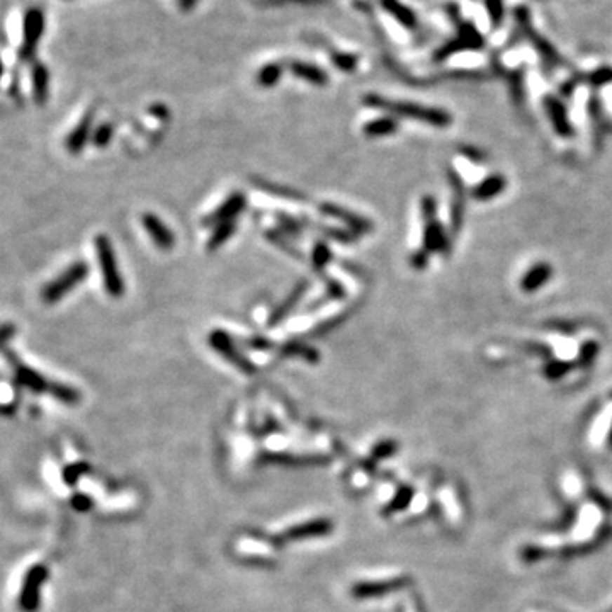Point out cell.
Wrapping results in <instances>:
<instances>
[{
	"label": "cell",
	"instance_id": "1",
	"mask_svg": "<svg viewBox=\"0 0 612 612\" xmlns=\"http://www.w3.org/2000/svg\"><path fill=\"white\" fill-rule=\"evenodd\" d=\"M94 251L95 255H98L104 289L111 298L118 300L126 293V284H124L123 276L119 272L118 259H116V252L109 237L99 233L94 239Z\"/></svg>",
	"mask_w": 612,
	"mask_h": 612
},
{
	"label": "cell",
	"instance_id": "2",
	"mask_svg": "<svg viewBox=\"0 0 612 612\" xmlns=\"http://www.w3.org/2000/svg\"><path fill=\"white\" fill-rule=\"evenodd\" d=\"M366 104L373 107H380V109L394 112L398 116H404V118H413L425 121V123L434 124V126H448V121L451 118L446 112L432 109V107H424L418 106V104L412 102H401V100H390L381 98V95H368L364 99Z\"/></svg>",
	"mask_w": 612,
	"mask_h": 612
},
{
	"label": "cell",
	"instance_id": "3",
	"mask_svg": "<svg viewBox=\"0 0 612 612\" xmlns=\"http://www.w3.org/2000/svg\"><path fill=\"white\" fill-rule=\"evenodd\" d=\"M91 274V265L86 260H75L60 276L44 284L41 289V300L46 305H55L63 300V296L72 293L80 283L87 279Z\"/></svg>",
	"mask_w": 612,
	"mask_h": 612
},
{
	"label": "cell",
	"instance_id": "4",
	"mask_svg": "<svg viewBox=\"0 0 612 612\" xmlns=\"http://www.w3.org/2000/svg\"><path fill=\"white\" fill-rule=\"evenodd\" d=\"M208 342L213 350H216L225 361H228L230 364L235 366L239 371L245 374L255 373V364H253L245 354L240 352V349L237 347L235 340H233V337L230 335L227 330L215 328L211 333H209Z\"/></svg>",
	"mask_w": 612,
	"mask_h": 612
},
{
	"label": "cell",
	"instance_id": "5",
	"mask_svg": "<svg viewBox=\"0 0 612 612\" xmlns=\"http://www.w3.org/2000/svg\"><path fill=\"white\" fill-rule=\"evenodd\" d=\"M247 208V196L244 192L235 191L232 192L218 208L213 209L209 215L203 218V225L215 228L216 225L225 223V221H237L241 213Z\"/></svg>",
	"mask_w": 612,
	"mask_h": 612
},
{
	"label": "cell",
	"instance_id": "6",
	"mask_svg": "<svg viewBox=\"0 0 612 612\" xmlns=\"http://www.w3.org/2000/svg\"><path fill=\"white\" fill-rule=\"evenodd\" d=\"M44 31V14L41 9H29L26 12V18H24V38H22V46L19 50V56L21 60H31L33 58L36 48H38L39 38L43 36Z\"/></svg>",
	"mask_w": 612,
	"mask_h": 612
},
{
	"label": "cell",
	"instance_id": "7",
	"mask_svg": "<svg viewBox=\"0 0 612 612\" xmlns=\"http://www.w3.org/2000/svg\"><path fill=\"white\" fill-rule=\"evenodd\" d=\"M514 14H515V21H517V26L521 27L522 33L533 41V44L538 48V51L541 53L543 58H545L547 63L559 62V56L557 55V51L553 50V46L546 41V38H543L541 34L536 33L533 22H531L529 12H527L524 7H517V9L514 11Z\"/></svg>",
	"mask_w": 612,
	"mask_h": 612
},
{
	"label": "cell",
	"instance_id": "8",
	"mask_svg": "<svg viewBox=\"0 0 612 612\" xmlns=\"http://www.w3.org/2000/svg\"><path fill=\"white\" fill-rule=\"evenodd\" d=\"M142 225L145 232H147V235L150 237L159 251L168 252L174 248L175 235L172 233V230L155 215V213H143Z\"/></svg>",
	"mask_w": 612,
	"mask_h": 612
},
{
	"label": "cell",
	"instance_id": "9",
	"mask_svg": "<svg viewBox=\"0 0 612 612\" xmlns=\"http://www.w3.org/2000/svg\"><path fill=\"white\" fill-rule=\"evenodd\" d=\"M12 362H14L15 380L21 382L22 386H26L27 390H31V392L34 393H50L51 397H53L58 382L50 381L48 378H44L41 373L34 371L33 368L22 364V362L19 361H12Z\"/></svg>",
	"mask_w": 612,
	"mask_h": 612
},
{
	"label": "cell",
	"instance_id": "10",
	"mask_svg": "<svg viewBox=\"0 0 612 612\" xmlns=\"http://www.w3.org/2000/svg\"><path fill=\"white\" fill-rule=\"evenodd\" d=\"M92 124H94V111H87L65 138V148L68 153L79 155L84 152L86 145L92 142V133H94Z\"/></svg>",
	"mask_w": 612,
	"mask_h": 612
},
{
	"label": "cell",
	"instance_id": "11",
	"mask_svg": "<svg viewBox=\"0 0 612 612\" xmlns=\"http://www.w3.org/2000/svg\"><path fill=\"white\" fill-rule=\"evenodd\" d=\"M308 288H310L308 281H301V283H298L295 288L291 289V293H289V295L286 296L284 300L272 310L271 315H269V318H267V327L269 328L277 327V325H279L281 321H283L284 318L288 317L298 305H300V301L303 300V296L306 295V291H308Z\"/></svg>",
	"mask_w": 612,
	"mask_h": 612
},
{
	"label": "cell",
	"instance_id": "12",
	"mask_svg": "<svg viewBox=\"0 0 612 612\" xmlns=\"http://www.w3.org/2000/svg\"><path fill=\"white\" fill-rule=\"evenodd\" d=\"M44 578H46V568H44V566H34V568L29 571V575L26 577V582H24V587L21 590V599H19L22 611L33 612L36 607H38L39 587H41Z\"/></svg>",
	"mask_w": 612,
	"mask_h": 612
},
{
	"label": "cell",
	"instance_id": "13",
	"mask_svg": "<svg viewBox=\"0 0 612 612\" xmlns=\"http://www.w3.org/2000/svg\"><path fill=\"white\" fill-rule=\"evenodd\" d=\"M318 209H320L321 215L330 216V218L340 220L342 223L347 225V227L352 228L354 232L366 233V230H371V223H369L368 220L361 218V216H357L356 213L349 211L347 208H342L340 204L320 203V204H318Z\"/></svg>",
	"mask_w": 612,
	"mask_h": 612
},
{
	"label": "cell",
	"instance_id": "14",
	"mask_svg": "<svg viewBox=\"0 0 612 612\" xmlns=\"http://www.w3.org/2000/svg\"><path fill=\"white\" fill-rule=\"evenodd\" d=\"M288 70L291 72L296 79L305 80L306 84H312V86L324 87L328 84V75L325 74L318 65L313 63L303 62V60H291L288 63Z\"/></svg>",
	"mask_w": 612,
	"mask_h": 612
},
{
	"label": "cell",
	"instance_id": "15",
	"mask_svg": "<svg viewBox=\"0 0 612 612\" xmlns=\"http://www.w3.org/2000/svg\"><path fill=\"white\" fill-rule=\"evenodd\" d=\"M330 529H332L330 521H325V519H317V521H308V522H305V524L291 527V529L286 531V533L283 534V538L288 539V541L318 538V536L328 534Z\"/></svg>",
	"mask_w": 612,
	"mask_h": 612
},
{
	"label": "cell",
	"instance_id": "16",
	"mask_svg": "<svg viewBox=\"0 0 612 612\" xmlns=\"http://www.w3.org/2000/svg\"><path fill=\"white\" fill-rule=\"evenodd\" d=\"M31 82H33V99L38 106L46 104L50 94V72L44 63L34 62L31 68Z\"/></svg>",
	"mask_w": 612,
	"mask_h": 612
},
{
	"label": "cell",
	"instance_id": "17",
	"mask_svg": "<svg viewBox=\"0 0 612 612\" xmlns=\"http://www.w3.org/2000/svg\"><path fill=\"white\" fill-rule=\"evenodd\" d=\"M279 354L286 357H300L306 362H318L320 361V352L313 347V345L306 344V342L291 340L286 342L279 347Z\"/></svg>",
	"mask_w": 612,
	"mask_h": 612
},
{
	"label": "cell",
	"instance_id": "18",
	"mask_svg": "<svg viewBox=\"0 0 612 612\" xmlns=\"http://www.w3.org/2000/svg\"><path fill=\"white\" fill-rule=\"evenodd\" d=\"M235 232H237V221H225V223L216 225L206 241L208 252H216L218 248L223 247V245L235 235Z\"/></svg>",
	"mask_w": 612,
	"mask_h": 612
},
{
	"label": "cell",
	"instance_id": "19",
	"mask_svg": "<svg viewBox=\"0 0 612 612\" xmlns=\"http://www.w3.org/2000/svg\"><path fill=\"white\" fill-rule=\"evenodd\" d=\"M404 580L397 582V580H390V582H376V583H359L357 587H354L352 594L359 599L366 597H376V595L386 594V592H392L400 589Z\"/></svg>",
	"mask_w": 612,
	"mask_h": 612
},
{
	"label": "cell",
	"instance_id": "20",
	"mask_svg": "<svg viewBox=\"0 0 612 612\" xmlns=\"http://www.w3.org/2000/svg\"><path fill=\"white\" fill-rule=\"evenodd\" d=\"M381 2H382V7H385V9L388 11L398 22H401L404 26L410 27V29H413V27H415L417 18H415V14H413L412 9H408V7L404 6L401 2H398V0H381Z\"/></svg>",
	"mask_w": 612,
	"mask_h": 612
},
{
	"label": "cell",
	"instance_id": "21",
	"mask_svg": "<svg viewBox=\"0 0 612 612\" xmlns=\"http://www.w3.org/2000/svg\"><path fill=\"white\" fill-rule=\"evenodd\" d=\"M283 72H284V67L281 65V63H276V62L265 63V65L257 72L255 82L259 84L260 87H265V88L274 87L277 86V82H279L281 76H283Z\"/></svg>",
	"mask_w": 612,
	"mask_h": 612
},
{
	"label": "cell",
	"instance_id": "22",
	"mask_svg": "<svg viewBox=\"0 0 612 612\" xmlns=\"http://www.w3.org/2000/svg\"><path fill=\"white\" fill-rule=\"evenodd\" d=\"M394 130H397V121H393L392 118H378L369 121V123H366L362 126V133L366 136H369V138H380V136L392 135Z\"/></svg>",
	"mask_w": 612,
	"mask_h": 612
},
{
	"label": "cell",
	"instance_id": "23",
	"mask_svg": "<svg viewBox=\"0 0 612 612\" xmlns=\"http://www.w3.org/2000/svg\"><path fill=\"white\" fill-rule=\"evenodd\" d=\"M551 276V269L547 267L546 264H539L536 265V267L526 276V279L522 281V286H524L526 291H534V289H538L539 286L543 283H546L547 279H550Z\"/></svg>",
	"mask_w": 612,
	"mask_h": 612
},
{
	"label": "cell",
	"instance_id": "24",
	"mask_svg": "<svg viewBox=\"0 0 612 612\" xmlns=\"http://www.w3.org/2000/svg\"><path fill=\"white\" fill-rule=\"evenodd\" d=\"M330 260H332V251H330V247L325 241H317L315 247H313L312 252V265L317 269V271H321V269H325L330 264Z\"/></svg>",
	"mask_w": 612,
	"mask_h": 612
},
{
	"label": "cell",
	"instance_id": "25",
	"mask_svg": "<svg viewBox=\"0 0 612 612\" xmlns=\"http://www.w3.org/2000/svg\"><path fill=\"white\" fill-rule=\"evenodd\" d=\"M112 135H114V128L109 123H102L99 126H95L94 133H92V143L98 148H104L111 143Z\"/></svg>",
	"mask_w": 612,
	"mask_h": 612
},
{
	"label": "cell",
	"instance_id": "26",
	"mask_svg": "<svg viewBox=\"0 0 612 612\" xmlns=\"http://www.w3.org/2000/svg\"><path fill=\"white\" fill-rule=\"evenodd\" d=\"M253 184H255L257 187H262L267 192H271V194L276 196H283V197H289V199H303V194H298V192H289V189L284 187H277L274 186V184H267L264 182V180H253Z\"/></svg>",
	"mask_w": 612,
	"mask_h": 612
},
{
	"label": "cell",
	"instance_id": "27",
	"mask_svg": "<svg viewBox=\"0 0 612 612\" xmlns=\"http://www.w3.org/2000/svg\"><path fill=\"white\" fill-rule=\"evenodd\" d=\"M502 186H503L502 179H490L486 180L485 184H481V187L478 189L477 196L481 197V199H488V197H493L497 194V192L502 189Z\"/></svg>",
	"mask_w": 612,
	"mask_h": 612
},
{
	"label": "cell",
	"instance_id": "28",
	"mask_svg": "<svg viewBox=\"0 0 612 612\" xmlns=\"http://www.w3.org/2000/svg\"><path fill=\"white\" fill-rule=\"evenodd\" d=\"M486 11L492 18L495 26H498L503 18V2L502 0H486Z\"/></svg>",
	"mask_w": 612,
	"mask_h": 612
},
{
	"label": "cell",
	"instance_id": "29",
	"mask_svg": "<svg viewBox=\"0 0 612 612\" xmlns=\"http://www.w3.org/2000/svg\"><path fill=\"white\" fill-rule=\"evenodd\" d=\"M333 63L340 68V70H354L356 68V56H350L345 53H333L332 55Z\"/></svg>",
	"mask_w": 612,
	"mask_h": 612
},
{
	"label": "cell",
	"instance_id": "30",
	"mask_svg": "<svg viewBox=\"0 0 612 612\" xmlns=\"http://www.w3.org/2000/svg\"><path fill=\"white\" fill-rule=\"evenodd\" d=\"M247 345H248V347H252V349L265 350V349H271L274 344L269 339H262V337H255V339L247 340Z\"/></svg>",
	"mask_w": 612,
	"mask_h": 612
}]
</instances>
